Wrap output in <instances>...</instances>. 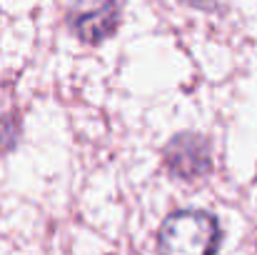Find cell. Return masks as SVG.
<instances>
[{"instance_id": "7a4b0ae2", "label": "cell", "mask_w": 257, "mask_h": 255, "mask_svg": "<svg viewBox=\"0 0 257 255\" xmlns=\"http://www.w3.org/2000/svg\"><path fill=\"white\" fill-rule=\"evenodd\" d=\"M165 168L180 180H200L212 170L210 140L200 133H180L163 150Z\"/></svg>"}, {"instance_id": "5b68a950", "label": "cell", "mask_w": 257, "mask_h": 255, "mask_svg": "<svg viewBox=\"0 0 257 255\" xmlns=\"http://www.w3.org/2000/svg\"><path fill=\"white\" fill-rule=\"evenodd\" d=\"M180 3L195 10H217L222 5V0H180Z\"/></svg>"}, {"instance_id": "6da1fadb", "label": "cell", "mask_w": 257, "mask_h": 255, "mask_svg": "<svg viewBox=\"0 0 257 255\" xmlns=\"http://www.w3.org/2000/svg\"><path fill=\"white\" fill-rule=\"evenodd\" d=\"M222 230L212 213L207 210H175L158 233L160 255H215Z\"/></svg>"}, {"instance_id": "277c9868", "label": "cell", "mask_w": 257, "mask_h": 255, "mask_svg": "<svg viewBox=\"0 0 257 255\" xmlns=\"http://www.w3.org/2000/svg\"><path fill=\"white\" fill-rule=\"evenodd\" d=\"M18 140V123L10 115H0V155L8 153Z\"/></svg>"}, {"instance_id": "3957f363", "label": "cell", "mask_w": 257, "mask_h": 255, "mask_svg": "<svg viewBox=\"0 0 257 255\" xmlns=\"http://www.w3.org/2000/svg\"><path fill=\"white\" fill-rule=\"evenodd\" d=\"M68 23L70 30L83 43L97 45L117 30L120 23L117 0H70Z\"/></svg>"}]
</instances>
